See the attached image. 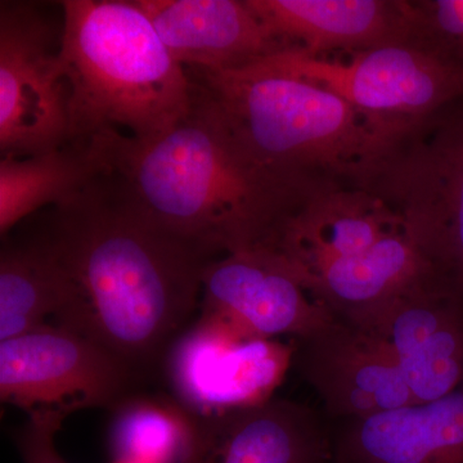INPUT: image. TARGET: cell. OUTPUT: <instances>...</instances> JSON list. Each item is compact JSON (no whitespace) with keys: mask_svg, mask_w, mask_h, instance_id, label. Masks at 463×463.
<instances>
[{"mask_svg":"<svg viewBox=\"0 0 463 463\" xmlns=\"http://www.w3.org/2000/svg\"><path fill=\"white\" fill-rule=\"evenodd\" d=\"M36 239L65 282L66 304L54 326L93 341L138 377L163 365L191 325L203 272L216 259L152 223L103 170L52 207Z\"/></svg>","mask_w":463,"mask_h":463,"instance_id":"6da1fadb","label":"cell"},{"mask_svg":"<svg viewBox=\"0 0 463 463\" xmlns=\"http://www.w3.org/2000/svg\"><path fill=\"white\" fill-rule=\"evenodd\" d=\"M194 88L190 114L160 136L108 130L88 139L103 172L157 227L215 258L273 248L310 200L345 188L267 165Z\"/></svg>","mask_w":463,"mask_h":463,"instance_id":"7a4b0ae2","label":"cell"},{"mask_svg":"<svg viewBox=\"0 0 463 463\" xmlns=\"http://www.w3.org/2000/svg\"><path fill=\"white\" fill-rule=\"evenodd\" d=\"M197 87L267 165L364 190L408 125L380 120L268 62L197 71ZM413 124V123H412Z\"/></svg>","mask_w":463,"mask_h":463,"instance_id":"3957f363","label":"cell"},{"mask_svg":"<svg viewBox=\"0 0 463 463\" xmlns=\"http://www.w3.org/2000/svg\"><path fill=\"white\" fill-rule=\"evenodd\" d=\"M61 8L70 142L120 128L152 138L190 114L194 80L137 0H65Z\"/></svg>","mask_w":463,"mask_h":463,"instance_id":"277c9868","label":"cell"},{"mask_svg":"<svg viewBox=\"0 0 463 463\" xmlns=\"http://www.w3.org/2000/svg\"><path fill=\"white\" fill-rule=\"evenodd\" d=\"M364 191L398 215L434 279L463 297V97L411 124Z\"/></svg>","mask_w":463,"mask_h":463,"instance_id":"5b68a950","label":"cell"},{"mask_svg":"<svg viewBox=\"0 0 463 463\" xmlns=\"http://www.w3.org/2000/svg\"><path fill=\"white\" fill-rule=\"evenodd\" d=\"M339 56L285 51L265 61L392 124L416 123L463 97V70L414 42Z\"/></svg>","mask_w":463,"mask_h":463,"instance_id":"8992f818","label":"cell"},{"mask_svg":"<svg viewBox=\"0 0 463 463\" xmlns=\"http://www.w3.org/2000/svg\"><path fill=\"white\" fill-rule=\"evenodd\" d=\"M139 379L108 350L58 326L0 343V398L29 419L65 421L87 408L114 410Z\"/></svg>","mask_w":463,"mask_h":463,"instance_id":"52a82bcc","label":"cell"},{"mask_svg":"<svg viewBox=\"0 0 463 463\" xmlns=\"http://www.w3.org/2000/svg\"><path fill=\"white\" fill-rule=\"evenodd\" d=\"M53 29L36 3H0V154L26 157L70 142L69 85Z\"/></svg>","mask_w":463,"mask_h":463,"instance_id":"ba28073f","label":"cell"},{"mask_svg":"<svg viewBox=\"0 0 463 463\" xmlns=\"http://www.w3.org/2000/svg\"><path fill=\"white\" fill-rule=\"evenodd\" d=\"M292 355L294 347L200 313L167 350L163 370L183 410L194 417L218 416L270 401Z\"/></svg>","mask_w":463,"mask_h":463,"instance_id":"9c48e42d","label":"cell"},{"mask_svg":"<svg viewBox=\"0 0 463 463\" xmlns=\"http://www.w3.org/2000/svg\"><path fill=\"white\" fill-rule=\"evenodd\" d=\"M201 313L260 339H306L336 319L304 288L277 250L258 248L216 258L203 277Z\"/></svg>","mask_w":463,"mask_h":463,"instance_id":"30bf717a","label":"cell"},{"mask_svg":"<svg viewBox=\"0 0 463 463\" xmlns=\"http://www.w3.org/2000/svg\"><path fill=\"white\" fill-rule=\"evenodd\" d=\"M353 325L388 345L417 403L463 385V297L431 273Z\"/></svg>","mask_w":463,"mask_h":463,"instance_id":"8fae6325","label":"cell"},{"mask_svg":"<svg viewBox=\"0 0 463 463\" xmlns=\"http://www.w3.org/2000/svg\"><path fill=\"white\" fill-rule=\"evenodd\" d=\"M292 364L326 413L343 422L417 403L388 345L337 317L321 331L295 340Z\"/></svg>","mask_w":463,"mask_h":463,"instance_id":"7c38bea8","label":"cell"},{"mask_svg":"<svg viewBox=\"0 0 463 463\" xmlns=\"http://www.w3.org/2000/svg\"><path fill=\"white\" fill-rule=\"evenodd\" d=\"M182 66L234 71L289 51L249 0H137Z\"/></svg>","mask_w":463,"mask_h":463,"instance_id":"4fadbf2b","label":"cell"},{"mask_svg":"<svg viewBox=\"0 0 463 463\" xmlns=\"http://www.w3.org/2000/svg\"><path fill=\"white\" fill-rule=\"evenodd\" d=\"M331 439L307 405L272 398L218 416L196 417L184 463H330Z\"/></svg>","mask_w":463,"mask_h":463,"instance_id":"5bb4252c","label":"cell"},{"mask_svg":"<svg viewBox=\"0 0 463 463\" xmlns=\"http://www.w3.org/2000/svg\"><path fill=\"white\" fill-rule=\"evenodd\" d=\"M289 51L315 57L413 42L411 0H249Z\"/></svg>","mask_w":463,"mask_h":463,"instance_id":"9a60e30c","label":"cell"},{"mask_svg":"<svg viewBox=\"0 0 463 463\" xmlns=\"http://www.w3.org/2000/svg\"><path fill=\"white\" fill-rule=\"evenodd\" d=\"M340 463H463V385L437 401L343 422Z\"/></svg>","mask_w":463,"mask_h":463,"instance_id":"2e32d148","label":"cell"},{"mask_svg":"<svg viewBox=\"0 0 463 463\" xmlns=\"http://www.w3.org/2000/svg\"><path fill=\"white\" fill-rule=\"evenodd\" d=\"M402 231L398 215L371 192L334 188L292 216L270 249L298 270L362 254Z\"/></svg>","mask_w":463,"mask_h":463,"instance_id":"e0dca14e","label":"cell"},{"mask_svg":"<svg viewBox=\"0 0 463 463\" xmlns=\"http://www.w3.org/2000/svg\"><path fill=\"white\" fill-rule=\"evenodd\" d=\"M294 272L332 315L358 323L430 270L402 231L362 254Z\"/></svg>","mask_w":463,"mask_h":463,"instance_id":"ac0fdd59","label":"cell"},{"mask_svg":"<svg viewBox=\"0 0 463 463\" xmlns=\"http://www.w3.org/2000/svg\"><path fill=\"white\" fill-rule=\"evenodd\" d=\"M102 172L90 141L26 157L0 160V234L2 239L43 207L71 200Z\"/></svg>","mask_w":463,"mask_h":463,"instance_id":"d6986e66","label":"cell"},{"mask_svg":"<svg viewBox=\"0 0 463 463\" xmlns=\"http://www.w3.org/2000/svg\"><path fill=\"white\" fill-rule=\"evenodd\" d=\"M62 274L38 239L3 242L0 254V340L53 326L62 315Z\"/></svg>","mask_w":463,"mask_h":463,"instance_id":"ffe728a7","label":"cell"},{"mask_svg":"<svg viewBox=\"0 0 463 463\" xmlns=\"http://www.w3.org/2000/svg\"><path fill=\"white\" fill-rule=\"evenodd\" d=\"M109 447L115 462L184 463L196 417L174 399L133 394L112 410Z\"/></svg>","mask_w":463,"mask_h":463,"instance_id":"44dd1931","label":"cell"},{"mask_svg":"<svg viewBox=\"0 0 463 463\" xmlns=\"http://www.w3.org/2000/svg\"><path fill=\"white\" fill-rule=\"evenodd\" d=\"M413 42L463 70V0H411Z\"/></svg>","mask_w":463,"mask_h":463,"instance_id":"7402d4cb","label":"cell"},{"mask_svg":"<svg viewBox=\"0 0 463 463\" xmlns=\"http://www.w3.org/2000/svg\"><path fill=\"white\" fill-rule=\"evenodd\" d=\"M57 417H33L18 437V448L25 463H67L54 447V437L62 425Z\"/></svg>","mask_w":463,"mask_h":463,"instance_id":"603a6c76","label":"cell"},{"mask_svg":"<svg viewBox=\"0 0 463 463\" xmlns=\"http://www.w3.org/2000/svg\"><path fill=\"white\" fill-rule=\"evenodd\" d=\"M115 463H137V462H115Z\"/></svg>","mask_w":463,"mask_h":463,"instance_id":"cb8c5ba5","label":"cell"},{"mask_svg":"<svg viewBox=\"0 0 463 463\" xmlns=\"http://www.w3.org/2000/svg\"><path fill=\"white\" fill-rule=\"evenodd\" d=\"M337 463H340V462H337Z\"/></svg>","mask_w":463,"mask_h":463,"instance_id":"d4e9b609","label":"cell"}]
</instances>
